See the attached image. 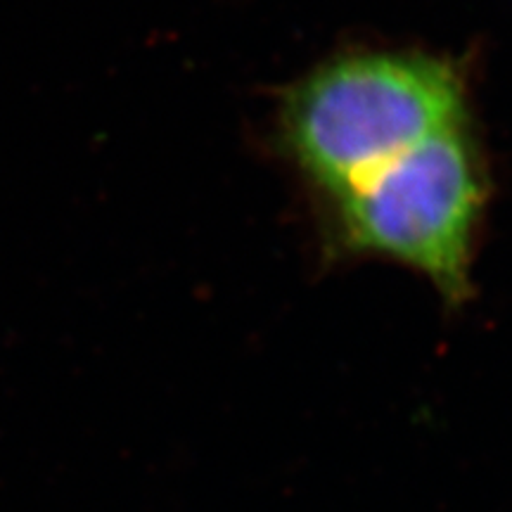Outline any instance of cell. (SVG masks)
<instances>
[{
  "instance_id": "6da1fadb",
  "label": "cell",
  "mask_w": 512,
  "mask_h": 512,
  "mask_svg": "<svg viewBox=\"0 0 512 512\" xmlns=\"http://www.w3.org/2000/svg\"><path fill=\"white\" fill-rule=\"evenodd\" d=\"M467 119L470 79L453 57L351 50L316 64L287 88L275 143L323 202Z\"/></svg>"
},
{
  "instance_id": "7a4b0ae2",
  "label": "cell",
  "mask_w": 512,
  "mask_h": 512,
  "mask_svg": "<svg viewBox=\"0 0 512 512\" xmlns=\"http://www.w3.org/2000/svg\"><path fill=\"white\" fill-rule=\"evenodd\" d=\"M491 166L475 117L437 133L318 202L325 264L380 259L422 275L458 311L475 297Z\"/></svg>"
}]
</instances>
